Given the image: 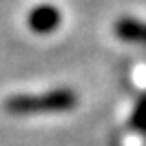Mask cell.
Masks as SVG:
<instances>
[{
  "label": "cell",
  "mask_w": 146,
  "mask_h": 146,
  "mask_svg": "<svg viewBox=\"0 0 146 146\" xmlns=\"http://www.w3.org/2000/svg\"><path fill=\"white\" fill-rule=\"evenodd\" d=\"M115 33L126 42L146 46V22H139V20H133V18H122L115 25Z\"/></svg>",
  "instance_id": "cell-3"
},
{
  "label": "cell",
  "mask_w": 146,
  "mask_h": 146,
  "mask_svg": "<svg viewBox=\"0 0 146 146\" xmlns=\"http://www.w3.org/2000/svg\"><path fill=\"white\" fill-rule=\"evenodd\" d=\"M29 29L33 31V33H53L55 29L60 27V22H62V13L60 9H55L53 5H38L36 9L29 11Z\"/></svg>",
  "instance_id": "cell-2"
},
{
  "label": "cell",
  "mask_w": 146,
  "mask_h": 146,
  "mask_svg": "<svg viewBox=\"0 0 146 146\" xmlns=\"http://www.w3.org/2000/svg\"><path fill=\"white\" fill-rule=\"evenodd\" d=\"M133 126L146 133V98L139 100V104L135 106V115H133Z\"/></svg>",
  "instance_id": "cell-4"
},
{
  "label": "cell",
  "mask_w": 146,
  "mask_h": 146,
  "mask_svg": "<svg viewBox=\"0 0 146 146\" xmlns=\"http://www.w3.org/2000/svg\"><path fill=\"white\" fill-rule=\"evenodd\" d=\"M78 104V95L71 89H53L42 95H11L5 100V111L9 115H40V113H60Z\"/></svg>",
  "instance_id": "cell-1"
}]
</instances>
